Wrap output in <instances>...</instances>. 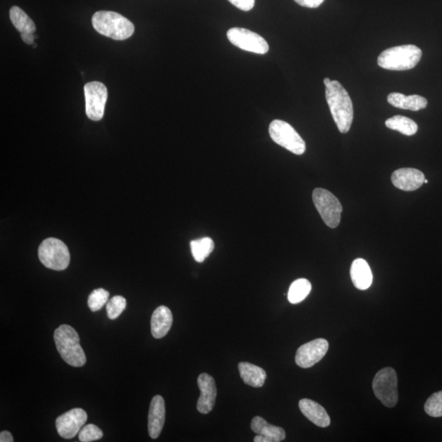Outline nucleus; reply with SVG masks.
Masks as SVG:
<instances>
[{
    "instance_id": "nucleus-29",
    "label": "nucleus",
    "mask_w": 442,
    "mask_h": 442,
    "mask_svg": "<svg viewBox=\"0 0 442 442\" xmlns=\"http://www.w3.org/2000/svg\"><path fill=\"white\" fill-rule=\"evenodd\" d=\"M104 432L94 425H85L79 432V440L81 442H91L102 439Z\"/></svg>"
},
{
    "instance_id": "nucleus-26",
    "label": "nucleus",
    "mask_w": 442,
    "mask_h": 442,
    "mask_svg": "<svg viewBox=\"0 0 442 442\" xmlns=\"http://www.w3.org/2000/svg\"><path fill=\"white\" fill-rule=\"evenodd\" d=\"M109 292L104 288H98L90 293L88 299V306L91 311L95 312L103 308L108 304Z\"/></svg>"
},
{
    "instance_id": "nucleus-23",
    "label": "nucleus",
    "mask_w": 442,
    "mask_h": 442,
    "mask_svg": "<svg viewBox=\"0 0 442 442\" xmlns=\"http://www.w3.org/2000/svg\"><path fill=\"white\" fill-rule=\"evenodd\" d=\"M386 127L392 131H397L407 136H414L418 131V124L406 117L397 116L389 118L385 122Z\"/></svg>"
},
{
    "instance_id": "nucleus-22",
    "label": "nucleus",
    "mask_w": 442,
    "mask_h": 442,
    "mask_svg": "<svg viewBox=\"0 0 442 442\" xmlns=\"http://www.w3.org/2000/svg\"><path fill=\"white\" fill-rule=\"evenodd\" d=\"M11 21L17 30L22 33L34 34L36 31L35 23L27 14L17 6H13L9 11Z\"/></svg>"
},
{
    "instance_id": "nucleus-18",
    "label": "nucleus",
    "mask_w": 442,
    "mask_h": 442,
    "mask_svg": "<svg viewBox=\"0 0 442 442\" xmlns=\"http://www.w3.org/2000/svg\"><path fill=\"white\" fill-rule=\"evenodd\" d=\"M350 278L357 290H368L373 283V273L368 262L362 258L355 259L350 267Z\"/></svg>"
},
{
    "instance_id": "nucleus-32",
    "label": "nucleus",
    "mask_w": 442,
    "mask_h": 442,
    "mask_svg": "<svg viewBox=\"0 0 442 442\" xmlns=\"http://www.w3.org/2000/svg\"><path fill=\"white\" fill-rule=\"evenodd\" d=\"M22 40L27 45H33L34 41L36 39V36L34 34L22 33L21 34Z\"/></svg>"
},
{
    "instance_id": "nucleus-1",
    "label": "nucleus",
    "mask_w": 442,
    "mask_h": 442,
    "mask_svg": "<svg viewBox=\"0 0 442 442\" xmlns=\"http://www.w3.org/2000/svg\"><path fill=\"white\" fill-rule=\"evenodd\" d=\"M325 85V98L338 131L345 134L350 131L354 119L352 99L338 80H330Z\"/></svg>"
},
{
    "instance_id": "nucleus-31",
    "label": "nucleus",
    "mask_w": 442,
    "mask_h": 442,
    "mask_svg": "<svg viewBox=\"0 0 442 442\" xmlns=\"http://www.w3.org/2000/svg\"><path fill=\"white\" fill-rule=\"evenodd\" d=\"M294 1L302 7L316 8L320 7L325 0H294Z\"/></svg>"
},
{
    "instance_id": "nucleus-16",
    "label": "nucleus",
    "mask_w": 442,
    "mask_h": 442,
    "mask_svg": "<svg viewBox=\"0 0 442 442\" xmlns=\"http://www.w3.org/2000/svg\"><path fill=\"white\" fill-rule=\"evenodd\" d=\"M299 408L307 420L320 427L330 425V418L325 408L316 401L310 399H302L299 402Z\"/></svg>"
},
{
    "instance_id": "nucleus-15",
    "label": "nucleus",
    "mask_w": 442,
    "mask_h": 442,
    "mask_svg": "<svg viewBox=\"0 0 442 442\" xmlns=\"http://www.w3.org/2000/svg\"><path fill=\"white\" fill-rule=\"evenodd\" d=\"M166 406L164 399L157 395L152 398L148 414V434L152 439H157L164 426Z\"/></svg>"
},
{
    "instance_id": "nucleus-17",
    "label": "nucleus",
    "mask_w": 442,
    "mask_h": 442,
    "mask_svg": "<svg viewBox=\"0 0 442 442\" xmlns=\"http://www.w3.org/2000/svg\"><path fill=\"white\" fill-rule=\"evenodd\" d=\"M173 323L171 311L166 306L158 307L152 315L151 332L156 339L164 338L170 331Z\"/></svg>"
},
{
    "instance_id": "nucleus-13",
    "label": "nucleus",
    "mask_w": 442,
    "mask_h": 442,
    "mask_svg": "<svg viewBox=\"0 0 442 442\" xmlns=\"http://www.w3.org/2000/svg\"><path fill=\"white\" fill-rule=\"evenodd\" d=\"M198 385L201 395L197 403V409L201 414H209L213 410L216 395H218L215 382L213 377L204 373H201L198 378Z\"/></svg>"
},
{
    "instance_id": "nucleus-5",
    "label": "nucleus",
    "mask_w": 442,
    "mask_h": 442,
    "mask_svg": "<svg viewBox=\"0 0 442 442\" xmlns=\"http://www.w3.org/2000/svg\"><path fill=\"white\" fill-rule=\"evenodd\" d=\"M41 262L54 271H64L70 264V252L66 245L61 240L50 238L41 243L38 250Z\"/></svg>"
},
{
    "instance_id": "nucleus-2",
    "label": "nucleus",
    "mask_w": 442,
    "mask_h": 442,
    "mask_svg": "<svg viewBox=\"0 0 442 442\" xmlns=\"http://www.w3.org/2000/svg\"><path fill=\"white\" fill-rule=\"evenodd\" d=\"M55 342L57 352L66 364L73 367H83L86 355L80 344V337L72 327L62 325L55 332Z\"/></svg>"
},
{
    "instance_id": "nucleus-35",
    "label": "nucleus",
    "mask_w": 442,
    "mask_h": 442,
    "mask_svg": "<svg viewBox=\"0 0 442 442\" xmlns=\"http://www.w3.org/2000/svg\"><path fill=\"white\" fill-rule=\"evenodd\" d=\"M425 184H427V183H429V180H425Z\"/></svg>"
},
{
    "instance_id": "nucleus-34",
    "label": "nucleus",
    "mask_w": 442,
    "mask_h": 442,
    "mask_svg": "<svg viewBox=\"0 0 442 442\" xmlns=\"http://www.w3.org/2000/svg\"><path fill=\"white\" fill-rule=\"evenodd\" d=\"M254 441L255 442H272V441L270 439H268V437L265 436H262V435H258V434L257 436H255Z\"/></svg>"
},
{
    "instance_id": "nucleus-4",
    "label": "nucleus",
    "mask_w": 442,
    "mask_h": 442,
    "mask_svg": "<svg viewBox=\"0 0 442 442\" xmlns=\"http://www.w3.org/2000/svg\"><path fill=\"white\" fill-rule=\"evenodd\" d=\"M422 55V50L415 45L392 47L381 52L378 57V64L386 70H411L419 64Z\"/></svg>"
},
{
    "instance_id": "nucleus-24",
    "label": "nucleus",
    "mask_w": 442,
    "mask_h": 442,
    "mask_svg": "<svg viewBox=\"0 0 442 442\" xmlns=\"http://www.w3.org/2000/svg\"><path fill=\"white\" fill-rule=\"evenodd\" d=\"M311 291V283L306 278H299L293 282L287 292V299L292 304H300L305 300Z\"/></svg>"
},
{
    "instance_id": "nucleus-9",
    "label": "nucleus",
    "mask_w": 442,
    "mask_h": 442,
    "mask_svg": "<svg viewBox=\"0 0 442 442\" xmlns=\"http://www.w3.org/2000/svg\"><path fill=\"white\" fill-rule=\"evenodd\" d=\"M84 92L86 115L92 121H100L104 117L108 100L107 87L99 81H93L85 85Z\"/></svg>"
},
{
    "instance_id": "nucleus-20",
    "label": "nucleus",
    "mask_w": 442,
    "mask_h": 442,
    "mask_svg": "<svg viewBox=\"0 0 442 442\" xmlns=\"http://www.w3.org/2000/svg\"><path fill=\"white\" fill-rule=\"evenodd\" d=\"M238 371L240 376L247 385L262 387L265 384L267 374L262 368L251 363L241 362L238 364Z\"/></svg>"
},
{
    "instance_id": "nucleus-10",
    "label": "nucleus",
    "mask_w": 442,
    "mask_h": 442,
    "mask_svg": "<svg viewBox=\"0 0 442 442\" xmlns=\"http://www.w3.org/2000/svg\"><path fill=\"white\" fill-rule=\"evenodd\" d=\"M227 37L234 46L257 55H266L269 49L267 41L258 34L248 29L234 27L229 29Z\"/></svg>"
},
{
    "instance_id": "nucleus-28",
    "label": "nucleus",
    "mask_w": 442,
    "mask_h": 442,
    "mask_svg": "<svg viewBox=\"0 0 442 442\" xmlns=\"http://www.w3.org/2000/svg\"><path fill=\"white\" fill-rule=\"evenodd\" d=\"M425 410L431 417H442V391L432 394L425 403Z\"/></svg>"
},
{
    "instance_id": "nucleus-7",
    "label": "nucleus",
    "mask_w": 442,
    "mask_h": 442,
    "mask_svg": "<svg viewBox=\"0 0 442 442\" xmlns=\"http://www.w3.org/2000/svg\"><path fill=\"white\" fill-rule=\"evenodd\" d=\"M373 390L383 406L393 408L398 401V379L395 369L386 367L376 373L373 380Z\"/></svg>"
},
{
    "instance_id": "nucleus-30",
    "label": "nucleus",
    "mask_w": 442,
    "mask_h": 442,
    "mask_svg": "<svg viewBox=\"0 0 442 442\" xmlns=\"http://www.w3.org/2000/svg\"><path fill=\"white\" fill-rule=\"evenodd\" d=\"M234 6L243 11H250L255 6V0H228Z\"/></svg>"
},
{
    "instance_id": "nucleus-25",
    "label": "nucleus",
    "mask_w": 442,
    "mask_h": 442,
    "mask_svg": "<svg viewBox=\"0 0 442 442\" xmlns=\"http://www.w3.org/2000/svg\"><path fill=\"white\" fill-rule=\"evenodd\" d=\"M191 252L197 262H204L213 252L215 243L210 238L194 240L190 243Z\"/></svg>"
},
{
    "instance_id": "nucleus-11",
    "label": "nucleus",
    "mask_w": 442,
    "mask_h": 442,
    "mask_svg": "<svg viewBox=\"0 0 442 442\" xmlns=\"http://www.w3.org/2000/svg\"><path fill=\"white\" fill-rule=\"evenodd\" d=\"M87 419V414L83 409L75 408L57 418V431L62 439H74L83 429Z\"/></svg>"
},
{
    "instance_id": "nucleus-3",
    "label": "nucleus",
    "mask_w": 442,
    "mask_h": 442,
    "mask_svg": "<svg viewBox=\"0 0 442 442\" xmlns=\"http://www.w3.org/2000/svg\"><path fill=\"white\" fill-rule=\"evenodd\" d=\"M93 27L101 35L115 41H124L132 36L134 24L121 14L112 11H99L92 17Z\"/></svg>"
},
{
    "instance_id": "nucleus-33",
    "label": "nucleus",
    "mask_w": 442,
    "mask_h": 442,
    "mask_svg": "<svg viewBox=\"0 0 442 442\" xmlns=\"http://www.w3.org/2000/svg\"><path fill=\"white\" fill-rule=\"evenodd\" d=\"M0 441L1 442H13V437L10 432L7 431L1 432L0 434Z\"/></svg>"
},
{
    "instance_id": "nucleus-21",
    "label": "nucleus",
    "mask_w": 442,
    "mask_h": 442,
    "mask_svg": "<svg viewBox=\"0 0 442 442\" xmlns=\"http://www.w3.org/2000/svg\"><path fill=\"white\" fill-rule=\"evenodd\" d=\"M251 429L258 435H262L270 439L272 442H280L285 439V431L280 427L269 424L263 418L257 416L253 418Z\"/></svg>"
},
{
    "instance_id": "nucleus-27",
    "label": "nucleus",
    "mask_w": 442,
    "mask_h": 442,
    "mask_svg": "<svg viewBox=\"0 0 442 442\" xmlns=\"http://www.w3.org/2000/svg\"><path fill=\"white\" fill-rule=\"evenodd\" d=\"M127 307V300L122 296H115L107 304V313L110 320H116Z\"/></svg>"
},
{
    "instance_id": "nucleus-14",
    "label": "nucleus",
    "mask_w": 442,
    "mask_h": 442,
    "mask_svg": "<svg viewBox=\"0 0 442 442\" xmlns=\"http://www.w3.org/2000/svg\"><path fill=\"white\" fill-rule=\"evenodd\" d=\"M425 176L415 168H401L392 173V181L397 189L411 192L419 190L425 184Z\"/></svg>"
},
{
    "instance_id": "nucleus-12",
    "label": "nucleus",
    "mask_w": 442,
    "mask_h": 442,
    "mask_svg": "<svg viewBox=\"0 0 442 442\" xmlns=\"http://www.w3.org/2000/svg\"><path fill=\"white\" fill-rule=\"evenodd\" d=\"M329 350L328 341L318 338L307 343L297 350L295 362L299 367L308 369L325 357Z\"/></svg>"
},
{
    "instance_id": "nucleus-19",
    "label": "nucleus",
    "mask_w": 442,
    "mask_h": 442,
    "mask_svg": "<svg viewBox=\"0 0 442 442\" xmlns=\"http://www.w3.org/2000/svg\"><path fill=\"white\" fill-rule=\"evenodd\" d=\"M387 102L393 107L414 112L425 109L427 106V100L418 94L406 96L400 93H392L387 96Z\"/></svg>"
},
{
    "instance_id": "nucleus-8",
    "label": "nucleus",
    "mask_w": 442,
    "mask_h": 442,
    "mask_svg": "<svg viewBox=\"0 0 442 442\" xmlns=\"http://www.w3.org/2000/svg\"><path fill=\"white\" fill-rule=\"evenodd\" d=\"M314 204L324 222L332 229L337 228L341 221L343 206L331 192L317 188L313 191Z\"/></svg>"
},
{
    "instance_id": "nucleus-6",
    "label": "nucleus",
    "mask_w": 442,
    "mask_h": 442,
    "mask_svg": "<svg viewBox=\"0 0 442 442\" xmlns=\"http://www.w3.org/2000/svg\"><path fill=\"white\" fill-rule=\"evenodd\" d=\"M269 133L273 142L294 155H302L306 152L304 138L290 124L281 120H275L269 127Z\"/></svg>"
}]
</instances>
